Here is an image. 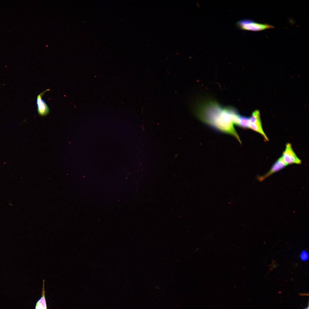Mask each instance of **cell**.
Instances as JSON below:
<instances>
[{"mask_svg":"<svg viewBox=\"0 0 309 309\" xmlns=\"http://www.w3.org/2000/svg\"><path fill=\"white\" fill-rule=\"evenodd\" d=\"M196 115L202 122L213 129L232 135L241 143L234 126H237L240 115L233 108H223L216 103L210 102L199 108Z\"/></svg>","mask_w":309,"mask_h":309,"instance_id":"6da1fadb","label":"cell"},{"mask_svg":"<svg viewBox=\"0 0 309 309\" xmlns=\"http://www.w3.org/2000/svg\"><path fill=\"white\" fill-rule=\"evenodd\" d=\"M236 25L241 29L253 31H260L274 28L272 25L257 23L249 19H243L238 21L236 22Z\"/></svg>","mask_w":309,"mask_h":309,"instance_id":"7a4b0ae2","label":"cell"},{"mask_svg":"<svg viewBox=\"0 0 309 309\" xmlns=\"http://www.w3.org/2000/svg\"><path fill=\"white\" fill-rule=\"evenodd\" d=\"M281 157L287 165L293 164H299L301 163V160L296 155L290 143L286 144Z\"/></svg>","mask_w":309,"mask_h":309,"instance_id":"3957f363","label":"cell"},{"mask_svg":"<svg viewBox=\"0 0 309 309\" xmlns=\"http://www.w3.org/2000/svg\"><path fill=\"white\" fill-rule=\"evenodd\" d=\"M249 119L250 122L249 128L260 133L266 140H268V138L262 128L258 111L253 112Z\"/></svg>","mask_w":309,"mask_h":309,"instance_id":"277c9868","label":"cell"},{"mask_svg":"<svg viewBox=\"0 0 309 309\" xmlns=\"http://www.w3.org/2000/svg\"><path fill=\"white\" fill-rule=\"evenodd\" d=\"M50 89H47L39 94L37 98L36 104L37 111L39 114L44 116L48 114L49 112V108L47 105L42 98L43 95Z\"/></svg>","mask_w":309,"mask_h":309,"instance_id":"5b68a950","label":"cell"},{"mask_svg":"<svg viewBox=\"0 0 309 309\" xmlns=\"http://www.w3.org/2000/svg\"><path fill=\"white\" fill-rule=\"evenodd\" d=\"M287 165L281 157L274 163L268 172L262 176H258L257 179L259 181H262L273 173L282 169Z\"/></svg>","mask_w":309,"mask_h":309,"instance_id":"8992f818","label":"cell"},{"mask_svg":"<svg viewBox=\"0 0 309 309\" xmlns=\"http://www.w3.org/2000/svg\"><path fill=\"white\" fill-rule=\"evenodd\" d=\"M44 282L45 280H43V282L41 297L37 302L35 309H47L45 295Z\"/></svg>","mask_w":309,"mask_h":309,"instance_id":"52a82bcc","label":"cell"},{"mask_svg":"<svg viewBox=\"0 0 309 309\" xmlns=\"http://www.w3.org/2000/svg\"><path fill=\"white\" fill-rule=\"evenodd\" d=\"M250 122L249 118L240 116L237 126L243 128H249Z\"/></svg>","mask_w":309,"mask_h":309,"instance_id":"ba28073f","label":"cell"},{"mask_svg":"<svg viewBox=\"0 0 309 309\" xmlns=\"http://www.w3.org/2000/svg\"><path fill=\"white\" fill-rule=\"evenodd\" d=\"M308 252L305 250L302 251L300 255V259L303 261H306L308 259Z\"/></svg>","mask_w":309,"mask_h":309,"instance_id":"9c48e42d","label":"cell"},{"mask_svg":"<svg viewBox=\"0 0 309 309\" xmlns=\"http://www.w3.org/2000/svg\"><path fill=\"white\" fill-rule=\"evenodd\" d=\"M304 309H309V302H308V306L307 307H306V308H305Z\"/></svg>","mask_w":309,"mask_h":309,"instance_id":"30bf717a","label":"cell"},{"mask_svg":"<svg viewBox=\"0 0 309 309\" xmlns=\"http://www.w3.org/2000/svg\"><path fill=\"white\" fill-rule=\"evenodd\" d=\"M179 54V52H176V54H177V55Z\"/></svg>","mask_w":309,"mask_h":309,"instance_id":"8fae6325","label":"cell"}]
</instances>
